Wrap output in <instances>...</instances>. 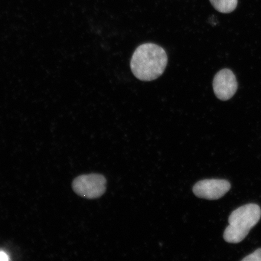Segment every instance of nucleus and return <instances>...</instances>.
Returning a JSON list of instances; mask_svg holds the SVG:
<instances>
[{"mask_svg":"<svg viewBox=\"0 0 261 261\" xmlns=\"http://www.w3.org/2000/svg\"><path fill=\"white\" fill-rule=\"evenodd\" d=\"M107 179L98 174L82 175L75 178L72 188L74 192L82 197L95 199L103 195L106 191Z\"/></svg>","mask_w":261,"mask_h":261,"instance_id":"7ed1b4c3","label":"nucleus"},{"mask_svg":"<svg viewBox=\"0 0 261 261\" xmlns=\"http://www.w3.org/2000/svg\"><path fill=\"white\" fill-rule=\"evenodd\" d=\"M167 64L168 56L164 49L155 44L145 43L136 49L130 66L138 80L151 81L161 76Z\"/></svg>","mask_w":261,"mask_h":261,"instance_id":"f257e3e1","label":"nucleus"},{"mask_svg":"<svg viewBox=\"0 0 261 261\" xmlns=\"http://www.w3.org/2000/svg\"><path fill=\"white\" fill-rule=\"evenodd\" d=\"M230 188V182L226 179H203L195 185L193 192L199 198L215 200L223 197Z\"/></svg>","mask_w":261,"mask_h":261,"instance_id":"20e7f679","label":"nucleus"},{"mask_svg":"<svg viewBox=\"0 0 261 261\" xmlns=\"http://www.w3.org/2000/svg\"><path fill=\"white\" fill-rule=\"evenodd\" d=\"M243 261H261V248L256 250L254 252L245 257Z\"/></svg>","mask_w":261,"mask_h":261,"instance_id":"0eeeda50","label":"nucleus"},{"mask_svg":"<svg viewBox=\"0 0 261 261\" xmlns=\"http://www.w3.org/2000/svg\"><path fill=\"white\" fill-rule=\"evenodd\" d=\"M213 89L218 99L223 101L229 100L238 89L236 75L227 68L218 71L214 77Z\"/></svg>","mask_w":261,"mask_h":261,"instance_id":"39448f33","label":"nucleus"},{"mask_svg":"<svg viewBox=\"0 0 261 261\" xmlns=\"http://www.w3.org/2000/svg\"><path fill=\"white\" fill-rule=\"evenodd\" d=\"M211 4L217 11L229 14L236 10L238 0H210Z\"/></svg>","mask_w":261,"mask_h":261,"instance_id":"423d86ee","label":"nucleus"},{"mask_svg":"<svg viewBox=\"0 0 261 261\" xmlns=\"http://www.w3.org/2000/svg\"><path fill=\"white\" fill-rule=\"evenodd\" d=\"M260 217L261 208L256 204H248L238 208L228 218L229 225L224 230V240L232 244L241 242L258 223Z\"/></svg>","mask_w":261,"mask_h":261,"instance_id":"f03ea898","label":"nucleus"},{"mask_svg":"<svg viewBox=\"0 0 261 261\" xmlns=\"http://www.w3.org/2000/svg\"><path fill=\"white\" fill-rule=\"evenodd\" d=\"M9 260V257L7 253L4 251L0 250V261H7Z\"/></svg>","mask_w":261,"mask_h":261,"instance_id":"6e6552de","label":"nucleus"}]
</instances>
